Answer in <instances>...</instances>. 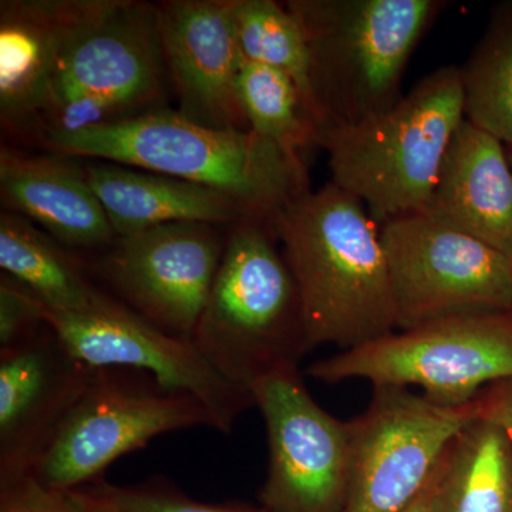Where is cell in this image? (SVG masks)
I'll return each mask as SVG.
<instances>
[{
	"label": "cell",
	"instance_id": "5bb4252c",
	"mask_svg": "<svg viewBox=\"0 0 512 512\" xmlns=\"http://www.w3.org/2000/svg\"><path fill=\"white\" fill-rule=\"evenodd\" d=\"M93 369L49 325L25 345L0 352V485L35 477Z\"/></svg>",
	"mask_w": 512,
	"mask_h": 512
},
{
	"label": "cell",
	"instance_id": "44dd1931",
	"mask_svg": "<svg viewBox=\"0 0 512 512\" xmlns=\"http://www.w3.org/2000/svg\"><path fill=\"white\" fill-rule=\"evenodd\" d=\"M431 512H512V451L495 421L478 414L448 447Z\"/></svg>",
	"mask_w": 512,
	"mask_h": 512
},
{
	"label": "cell",
	"instance_id": "4316f807",
	"mask_svg": "<svg viewBox=\"0 0 512 512\" xmlns=\"http://www.w3.org/2000/svg\"><path fill=\"white\" fill-rule=\"evenodd\" d=\"M0 512H93L72 491L56 490L26 477L0 485Z\"/></svg>",
	"mask_w": 512,
	"mask_h": 512
},
{
	"label": "cell",
	"instance_id": "ac0fdd59",
	"mask_svg": "<svg viewBox=\"0 0 512 512\" xmlns=\"http://www.w3.org/2000/svg\"><path fill=\"white\" fill-rule=\"evenodd\" d=\"M423 214L512 259V167L504 144L464 120Z\"/></svg>",
	"mask_w": 512,
	"mask_h": 512
},
{
	"label": "cell",
	"instance_id": "7402d4cb",
	"mask_svg": "<svg viewBox=\"0 0 512 512\" xmlns=\"http://www.w3.org/2000/svg\"><path fill=\"white\" fill-rule=\"evenodd\" d=\"M460 69L464 119L512 148V2L498 3Z\"/></svg>",
	"mask_w": 512,
	"mask_h": 512
},
{
	"label": "cell",
	"instance_id": "f1b7e54d",
	"mask_svg": "<svg viewBox=\"0 0 512 512\" xmlns=\"http://www.w3.org/2000/svg\"><path fill=\"white\" fill-rule=\"evenodd\" d=\"M431 485H433V483L430 484L429 490L421 495L419 500H417L416 503H414L406 512H431Z\"/></svg>",
	"mask_w": 512,
	"mask_h": 512
},
{
	"label": "cell",
	"instance_id": "83f0119b",
	"mask_svg": "<svg viewBox=\"0 0 512 512\" xmlns=\"http://www.w3.org/2000/svg\"><path fill=\"white\" fill-rule=\"evenodd\" d=\"M476 400L480 413L504 430L512 451V380L488 386Z\"/></svg>",
	"mask_w": 512,
	"mask_h": 512
},
{
	"label": "cell",
	"instance_id": "e0dca14e",
	"mask_svg": "<svg viewBox=\"0 0 512 512\" xmlns=\"http://www.w3.org/2000/svg\"><path fill=\"white\" fill-rule=\"evenodd\" d=\"M0 198L3 210L32 221L74 254H99L116 241L83 158L2 143Z\"/></svg>",
	"mask_w": 512,
	"mask_h": 512
},
{
	"label": "cell",
	"instance_id": "9a60e30c",
	"mask_svg": "<svg viewBox=\"0 0 512 512\" xmlns=\"http://www.w3.org/2000/svg\"><path fill=\"white\" fill-rule=\"evenodd\" d=\"M156 8L177 113L217 130H249L238 97L242 55L232 0H164Z\"/></svg>",
	"mask_w": 512,
	"mask_h": 512
},
{
	"label": "cell",
	"instance_id": "8fae6325",
	"mask_svg": "<svg viewBox=\"0 0 512 512\" xmlns=\"http://www.w3.org/2000/svg\"><path fill=\"white\" fill-rule=\"evenodd\" d=\"M227 228L175 222L117 237L82 256L94 282L141 319L192 339L214 284Z\"/></svg>",
	"mask_w": 512,
	"mask_h": 512
},
{
	"label": "cell",
	"instance_id": "d6986e66",
	"mask_svg": "<svg viewBox=\"0 0 512 512\" xmlns=\"http://www.w3.org/2000/svg\"><path fill=\"white\" fill-rule=\"evenodd\" d=\"M84 165L117 237L175 222L228 228L255 218L228 195L180 178L110 161Z\"/></svg>",
	"mask_w": 512,
	"mask_h": 512
},
{
	"label": "cell",
	"instance_id": "2e32d148",
	"mask_svg": "<svg viewBox=\"0 0 512 512\" xmlns=\"http://www.w3.org/2000/svg\"><path fill=\"white\" fill-rule=\"evenodd\" d=\"M111 0L0 2V123L6 136L32 143L60 60Z\"/></svg>",
	"mask_w": 512,
	"mask_h": 512
},
{
	"label": "cell",
	"instance_id": "484cf974",
	"mask_svg": "<svg viewBox=\"0 0 512 512\" xmlns=\"http://www.w3.org/2000/svg\"><path fill=\"white\" fill-rule=\"evenodd\" d=\"M45 305L9 275H0V352L25 345L47 325Z\"/></svg>",
	"mask_w": 512,
	"mask_h": 512
},
{
	"label": "cell",
	"instance_id": "9c48e42d",
	"mask_svg": "<svg viewBox=\"0 0 512 512\" xmlns=\"http://www.w3.org/2000/svg\"><path fill=\"white\" fill-rule=\"evenodd\" d=\"M380 238L397 330L483 313H512V259L480 239L413 214L384 222Z\"/></svg>",
	"mask_w": 512,
	"mask_h": 512
},
{
	"label": "cell",
	"instance_id": "4fadbf2b",
	"mask_svg": "<svg viewBox=\"0 0 512 512\" xmlns=\"http://www.w3.org/2000/svg\"><path fill=\"white\" fill-rule=\"evenodd\" d=\"M43 316L86 365L150 373L168 389L200 400L211 414L214 430L222 434L232 433L239 417L255 407L251 390L222 377L192 339L154 328L113 296L90 312H59L45 306Z\"/></svg>",
	"mask_w": 512,
	"mask_h": 512
},
{
	"label": "cell",
	"instance_id": "277c9868",
	"mask_svg": "<svg viewBox=\"0 0 512 512\" xmlns=\"http://www.w3.org/2000/svg\"><path fill=\"white\" fill-rule=\"evenodd\" d=\"M192 342L228 382L247 387L299 367L311 352L301 293L272 221L227 228L214 284Z\"/></svg>",
	"mask_w": 512,
	"mask_h": 512
},
{
	"label": "cell",
	"instance_id": "6da1fadb",
	"mask_svg": "<svg viewBox=\"0 0 512 512\" xmlns=\"http://www.w3.org/2000/svg\"><path fill=\"white\" fill-rule=\"evenodd\" d=\"M272 227L301 293L309 350L396 332L380 225L359 198L329 181L286 205Z\"/></svg>",
	"mask_w": 512,
	"mask_h": 512
},
{
	"label": "cell",
	"instance_id": "30bf717a",
	"mask_svg": "<svg viewBox=\"0 0 512 512\" xmlns=\"http://www.w3.org/2000/svg\"><path fill=\"white\" fill-rule=\"evenodd\" d=\"M365 412L350 420L352 473L342 512H406L429 490L477 400L441 406L406 387H373Z\"/></svg>",
	"mask_w": 512,
	"mask_h": 512
},
{
	"label": "cell",
	"instance_id": "ba28073f",
	"mask_svg": "<svg viewBox=\"0 0 512 512\" xmlns=\"http://www.w3.org/2000/svg\"><path fill=\"white\" fill-rule=\"evenodd\" d=\"M194 427L214 429V421L191 394L168 389L143 370L96 367L35 477L73 491L103 480L114 461L156 437Z\"/></svg>",
	"mask_w": 512,
	"mask_h": 512
},
{
	"label": "cell",
	"instance_id": "7a4b0ae2",
	"mask_svg": "<svg viewBox=\"0 0 512 512\" xmlns=\"http://www.w3.org/2000/svg\"><path fill=\"white\" fill-rule=\"evenodd\" d=\"M37 147L202 185L228 195L261 220L274 221L286 205L312 190L301 156L251 130L192 123L171 107L46 137Z\"/></svg>",
	"mask_w": 512,
	"mask_h": 512
},
{
	"label": "cell",
	"instance_id": "d4e9b609",
	"mask_svg": "<svg viewBox=\"0 0 512 512\" xmlns=\"http://www.w3.org/2000/svg\"><path fill=\"white\" fill-rule=\"evenodd\" d=\"M72 493L93 512H265L238 501L215 504L195 500L164 476L134 484H113L103 478Z\"/></svg>",
	"mask_w": 512,
	"mask_h": 512
},
{
	"label": "cell",
	"instance_id": "8992f818",
	"mask_svg": "<svg viewBox=\"0 0 512 512\" xmlns=\"http://www.w3.org/2000/svg\"><path fill=\"white\" fill-rule=\"evenodd\" d=\"M170 94L156 3L111 0L67 47L30 146L167 109Z\"/></svg>",
	"mask_w": 512,
	"mask_h": 512
},
{
	"label": "cell",
	"instance_id": "7c38bea8",
	"mask_svg": "<svg viewBox=\"0 0 512 512\" xmlns=\"http://www.w3.org/2000/svg\"><path fill=\"white\" fill-rule=\"evenodd\" d=\"M268 439V473L259 493L265 512H342L352 473L349 421L320 407L299 367L252 384Z\"/></svg>",
	"mask_w": 512,
	"mask_h": 512
},
{
	"label": "cell",
	"instance_id": "ffe728a7",
	"mask_svg": "<svg viewBox=\"0 0 512 512\" xmlns=\"http://www.w3.org/2000/svg\"><path fill=\"white\" fill-rule=\"evenodd\" d=\"M0 268L52 311L90 312L110 298L94 282L82 256L22 215L5 210L0 212Z\"/></svg>",
	"mask_w": 512,
	"mask_h": 512
},
{
	"label": "cell",
	"instance_id": "f546056e",
	"mask_svg": "<svg viewBox=\"0 0 512 512\" xmlns=\"http://www.w3.org/2000/svg\"><path fill=\"white\" fill-rule=\"evenodd\" d=\"M508 158H510V163H511V167H512V148H510V150H508Z\"/></svg>",
	"mask_w": 512,
	"mask_h": 512
},
{
	"label": "cell",
	"instance_id": "cb8c5ba5",
	"mask_svg": "<svg viewBox=\"0 0 512 512\" xmlns=\"http://www.w3.org/2000/svg\"><path fill=\"white\" fill-rule=\"evenodd\" d=\"M232 22L242 57L291 77L320 126L308 45L291 10L274 0H232Z\"/></svg>",
	"mask_w": 512,
	"mask_h": 512
},
{
	"label": "cell",
	"instance_id": "603a6c76",
	"mask_svg": "<svg viewBox=\"0 0 512 512\" xmlns=\"http://www.w3.org/2000/svg\"><path fill=\"white\" fill-rule=\"evenodd\" d=\"M237 86L249 130L296 156L320 147L322 128L291 77L242 57Z\"/></svg>",
	"mask_w": 512,
	"mask_h": 512
},
{
	"label": "cell",
	"instance_id": "3957f363",
	"mask_svg": "<svg viewBox=\"0 0 512 512\" xmlns=\"http://www.w3.org/2000/svg\"><path fill=\"white\" fill-rule=\"evenodd\" d=\"M311 60L322 134L355 127L392 109L414 50L448 2L288 0Z\"/></svg>",
	"mask_w": 512,
	"mask_h": 512
},
{
	"label": "cell",
	"instance_id": "52a82bcc",
	"mask_svg": "<svg viewBox=\"0 0 512 512\" xmlns=\"http://www.w3.org/2000/svg\"><path fill=\"white\" fill-rule=\"evenodd\" d=\"M306 375L338 384L420 387L441 406H464L495 383L512 380V313H483L396 330L312 363Z\"/></svg>",
	"mask_w": 512,
	"mask_h": 512
},
{
	"label": "cell",
	"instance_id": "5b68a950",
	"mask_svg": "<svg viewBox=\"0 0 512 512\" xmlns=\"http://www.w3.org/2000/svg\"><path fill=\"white\" fill-rule=\"evenodd\" d=\"M464 120L460 69L439 67L386 113L322 134L330 181L359 198L379 225L420 214Z\"/></svg>",
	"mask_w": 512,
	"mask_h": 512
}]
</instances>
